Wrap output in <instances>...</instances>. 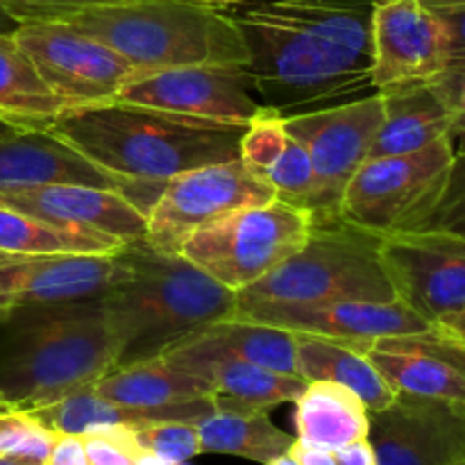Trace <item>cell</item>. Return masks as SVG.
Here are the masks:
<instances>
[{"mask_svg":"<svg viewBox=\"0 0 465 465\" xmlns=\"http://www.w3.org/2000/svg\"><path fill=\"white\" fill-rule=\"evenodd\" d=\"M372 0H236L254 98L282 116L372 94Z\"/></svg>","mask_w":465,"mask_h":465,"instance_id":"1","label":"cell"},{"mask_svg":"<svg viewBox=\"0 0 465 465\" xmlns=\"http://www.w3.org/2000/svg\"><path fill=\"white\" fill-rule=\"evenodd\" d=\"M245 125L112 100L62 109L50 130L104 173L134 186L150 212L173 177L239 159Z\"/></svg>","mask_w":465,"mask_h":465,"instance_id":"2","label":"cell"},{"mask_svg":"<svg viewBox=\"0 0 465 465\" xmlns=\"http://www.w3.org/2000/svg\"><path fill=\"white\" fill-rule=\"evenodd\" d=\"M118 339L98 300L14 307L0 318V393L35 411L114 371Z\"/></svg>","mask_w":465,"mask_h":465,"instance_id":"3","label":"cell"},{"mask_svg":"<svg viewBox=\"0 0 465 465\" xmlns=\"http://www.w3.org/2000/svg\"><path fill=\"white\" fill-rule=\"evenodd\" d=\"M130 275L100 298L118 339V366L163 357L213 322L236 316V293L182 254L143 241L123 248Z\"/></svg>","mask_w":465,"mask_h":465,"instance_id":"4","label":"cell"},{"mask_svg":"<svg viewBox=\"0 0 465 465\" xmlns=\"http://www.w3.org/2000/svg\"><path fill=\"white\" fill-rule=\"evenodd\" d=\"M54 21L103 41L134 73L200 64L248 66V50L230 14L191 0H121Z\"/></svg>","mask_w":465,"mask_h":465,"instance_id":"5","label":"cell"},{"mask_svg":"<svg viewBox=\"0 0 465 465\" xmlns=\"http://www.w3.org/2000/svg\"><path fill=\"white\" fill-rule=\"evenodd\" d=\"M354 300H398L381 266L380 236L343 221L313 223L307 243L298 252L236 293V312Z\"/></svg>","mask_w":465,"mask_h":465,"instance_id":"6","label":"cell"},{"mask_svg":"<svg viewBox=\"0 0 465 465\" xmlns=\"http://www.w3.org/2000/svg\"><path fill=\"white\" fill-rule=\"evenodd\" d=\"M309 212L284 200L243 207L200 227L182 243L180 254L234 293L248 289L309 239Z\"/></svg>","mask_w":465,"mask_h":465,"instance_id":"7","label":"cell"},{"mask_svg":"<svg viewBox=\"0 0 465 465\" xmlns=\"http://www.w3.org/2000/svg\"><path fill=\"white\" fill-rule=\"evenodd\" d=\"M454 150L443 136L416 153L368 157L345 189L339 218L375 236L418 230L443 191Z\"/></svg>","mask_w":465,"mask_h":465,"instance_id":"8","label":"cell"},{"mask_svg":"<svg viewBox=\"0 0 465 465\" xmlns=\"http://www.w3.org/2000/svg\"><path fill=\"white\" fill-rule=\"evenodd\" d=\"M384 118L380 91L343 104L286 116V130L304 145L313 171L309 216L313 223L341 221V200L354 173L371 154Z\"/></svg>","mask_w":465,"mask_h":465,"instance_id":"9","label":"cell"},{"mask_svg":"<svg viewBox=\"0 0 465 465\" xmlns=\"http://www.w3.org/2000/svg\"><path fill=\"white\" fill-rule=\"evenodd\" d=\"M277 200L271 182L241 159L209 163L173 177L145 216L143 243L159 252L180 254L193 232L243 207Z\"/></svg>","mask_w":465,"mask_h":465,"instance_id":"10","label":"cell"},{"mask_svg":"<svg viewBox=\"0 0 465 465\" xmlns=\"http://www.w3.org/2000/svg\"><path fill=\"white\" fill-rule=\"evenodd\" d=\"M14 39L64 109L112 103L134 73L116 50L62 21L21 23Z\"/></svg>","mask_w":465,"mask_h":465,"instance_id":"11","label":"cell"},{"mask_svg":"<svg viewBox=\"0 0 465 465\" xmlns=\"http://www.w3.org/2000/svg\"><path fill=\"white\" fill-rule=\"evenodd\" d=\"M380 259L395 298L430 325L465 307V239L439 230L380 236Z\"/></svg>","mask_w":465,"mask_h":465,"instance_id":"12","label":"cell"},{"mask_svg":"<svg viewBox=\"0 0 465 465\" xmlns=\"http://www.w3.org/2000/svg\"><path fill=\"white\" fill-rule=\"evenodd\" d=\"M116 100L223 123H250L262 109L248 68L227 64L132 73Z\"/></svg>","mask_w":465,"mask_h":465,"instance_id":"13","label":"cell"},{"mask_svg":"<svg viewBox=\"0 0 465 465\" xmlns=\"http://www.w3.org/2000/svg\"><path fill=\"white\" fill-rule=\"evenodd\" d=\"M452 62L450 30L420 0H381L372 9V86L430 82Z\"/></svg>","mask_w":465,"mask_h":465,"instance_id":"14","label":"cell"},{"mask_svg":"<svg viewBox=\"0 0 465 465\" xmlns=\"http://www.w3.org/2000/svg\"><path fill=\"white\" fill-rule=\"evenodd\" d=\"M368 440L377 465H454L465 454V407L398 395L371 413Z\"/></svg>","mask_w":465,"mask_h":465,"instance_id":"15","label":"cell"},{"mask_svg":"<svg viewBox=\"0 0 465 465\" xmlns=\"http://www.w3.org/2000/svg\"><path fill=\"white\" fill-rule=\"evenodd\" d=\"M361 352L395 395L465 407V341L450 331L434 325L413 334L386 336L363 345Z\"/></svg>","mask_w":465,"mask_h":465,"instance_id":"16","label":"cell"},{"mask_svg":"<svg viewBox=\"0 0 465 465\" xmlns=\"http://www.w3.org/2000/svg\"><path fill=\"white\" fill-rule=\"evenodd\" d=\"M234 318L280 327L293 334H312L341 341L361 350L377 339L430 330V322L400 300L391 302H327L312 307H250L239 309Z\"/></svg>","mask_w":465,"mask_h":465,"instance_id":"17","label":"cell"},{"mask_svg":"<svg viewBox=\"0 0 465 465\" xmlns=\"http://www.w3.org/2000/svg\"><path fill=\"white\" fill-rule=\"evenodd\" d=\"M163 357L173 366L207 381L218 411L268 413L280 404L295 402L307 386V381L300 377L282 375L257 363L232 357L230 352L198 334L168 350Z\"/></svg>","mask_w":465,"mask_h":465,"instance_id":"18","label":"cell"},{"mask_svg":"<svg viewBox=\"0 0 465 465\" xmlns=\"http://www.w3.org/2000/svg\"><path fill=\"white\" fill-rule=\"evenodd\" d=\"M0 204L41 221L82 227L139 243L145 236V213L132 200L112 189L82 184H41L0 189Z\"/></svg>","mask_w":465,"mask_h":465,"instance_id":"19","label":"cell"},{"mask_svg":"<svg viewBox=\"0 0 465 465\" xmlns=\"http://www.w3.org/2000/svg\"><path fill=\"white\" fill-rule=\"evenodd\" d=\"M14 307L68 304L98 300L130 275V263L116 254H53L27 257L3 268Z\"/></svg>","mask_w":465,"mask_h":465,"instance_id":"20","label":"cell"},{"mask_svg":"<svg viewBox=\"0 0 465 465\" xmlns=\"http://www.w3.org/2000/svg\"><path fill=\"white\" fill-rule=\"evenodd\" d=\"M41 184H82L112 189L148 213L143 198L134 186L104 173L80 150L54 134L50 127L23 130L7 139H0V189Z\"/></svg>","mask_w":465,"mask_h":465,"instance_id":"21","label":"cell"},{"mask_svg":"<svg viewBox=\"0 0 465 465\" xmlns=\"http://www.w3.org/2000/svg\"><path fill=\"white\" fill-rule=\"evenodd\" d=\"M91 389L109 402L153 411L162 420L198 422L216 411L207 381L173 366L166 357L114 368Z\"/></svg>","mask_w":465,"mask_h":465,"instance_id":"22","label":"cell"},{"mask_svg":"<svg viewBox=\"0 0 465 465\" xmlns=\"http://www.w3.org/2000/svg\"><path fill=\"white\" fill-rule=\"evenodd\" d=\"M384 118L368 157L407 154L450 136V116L436 86L409 82L381 89Z\"/></svg>","mask_w":465,"mask_h":465,"instance_id":"23","label":"cell"},{"mask_svg":"<svg viewBox=\"0 0 465 465\" xmlns=\"http://www.w3.org/2000/svg\"><path fill=\"white\" fill-rule=\"evenodd\" d=\"M295 440L309 448H348L368 439L371 413L357 393L334 381H307L295 400Z\"/></svg>","mask_w":465,"mask_h":465,"instance_id":"24","label":"cell"},{"mask_svg":"<svg viewBox=\"0 0 465 465\" xmlns=\"http://www.w3.org/2000/svg\"><path fill=\"white\" fill-rule=\"evenodd\" d=\"M295 361L304 381H334L361 398L368 413L395 402L393 393L375 363L359 348L312 334H295Z\"/></svg>","mask_w":465,"mask_h":465,"instance_id":"25","label":"cell"},{"mask_svg":"<svg viewBox=\"0 0 465 465\" xmlns=\"http://www.w3.org/2000/svg\"><path fill=\"white\" fill-rule=\"evenodd\" d=\"M127 243L100 232L41 221L0 204V250L21 257L53 254H116Z\"/></svg>","mask_w":465,"mask_h":465,"instance_id":"26","label":"cell"},{"mask_svg":"<svg viewBox=\"0 0 465 465\" xmlns=\"http://www.w3.org/2000/svg\"><path fill=\"white\" fill-rule=\"evenodd\" d=\"M195 425L200 431L203 454H230L262 465L289 452L295 440V436L272 425L266 411L234 413L216 409Z\"/></svg>","mask_w":465,"mask_h":465,"instance_id":"27","label":"cell"},{"mask_svg":"<svg viewBox=\"0 0 465 465\" xmlns=\"http://www.w3.org/2000/svg\"><path fill=\"white\" fill-rule=\"evenodd\" d=\"M64 109L62 100L44 84L14 35H0V118L36 130Z\"/></svg>","mask_w":465,"mask_h":465,"instance_id":"28","label":"cell"},{"mask_svg":"<svg viewBox=\"0 0 465 465\" xmlns=\"http://www.w3.org/2000/svg\"><path fill=\"white\" fill-rule=\"evenodd\" d=\"M25 413H30L35 420H39L41 425L53 430L54 434L68 436L95 434V431L112 430V427H130V430H136V427L150 425V422H166L153 411L121 407V404L109 402V400L94 393L91 386L75 391V393L66 395V398L57 400V402L48 404V407H41Z\"/></svg>","mask_w":465,"mask_h":465,"instance_id":"29","label":"cell"},{"mask_svg":"<svg viewBox=\"0 0 465 465\" xmlns=\"http://www.w3.org/2000/svg\"><path fill=\"white\" fill-rule=\"evenodd\" d=\"M209 343L218 345L232 357L257 363L282 375L300 377L295 361V334L280 327L250 322L243 318H227L198 331Z\"/></svg>","mask_w":465,"mask_h":465,"instance_id":"30","label":"cell"},{"mask_svg":"<svg viewBox=\"0 0 465 465\" xmlns=\"http://www.w3.org/2000/svg\"><path fill=\"white\" fill-rule=\"evenodd\" d=\"M289 141L291 134L286 130V116H282L275 109L262 107L245 125L239 141V159L259 175H263L268 166L284 153Z\"/></svg>","mask_w":465,"mask_h":465,"instance_id":"31","label":"cell"},{"mask_svg":"<svg viewBox=\"0 0 465 465\" xmlns=\"http://www.w3.org/2000/svg\"><path fill=\"white\" fill-rule=\"evenodd\" d=\"M263 177L272 184L277 200H284V203L307 212L313 193V171L307 150L300 141L291 136L284 153L268 166Z\"/></svg>","mask_w":465,"mask_h":465,"instance_id":"32","label":"cell"},{"mask_svg":"<svg viewBox=\"0 0 465 465\" xmlns=\"http://www.w3.org/2000/svg\"><path fill=\"white\" fill-rule=\"evenodd\" d=\"M134 439L141 450L163 459L166 463H189L191 459L203 454L195 422H150V425L136 427Z\"/></svg>","mask_w":465,"mask_h":465,"instance_id":"33","label":"cell"},{"mask_svg":"<svg viewBox=\"0 0 465 465\" xmlns=\"http://www.w3.org/2000/svg\"><path fill=\"white\" fill-rule=\"evenodd\" d=\"M418 230H439L465 239V143L454 150L443 191Z\"/></svg>","mask_w":465,"mask_h":465,"instance_id":"34","label":"cell"},{"mask_svg":"<svg viewBox=\"0 0 465 465\" xmlns=\"http://www.w3.org/2000/svg\"><path fill=\"white\" fill-rule=\"evenodd\" d=\"M59 434L41 425L25 411H16L7 418L0 430V457L32 459L44 463Z\"/></svg>","mask_w":465,"mask_h":465,"instance_id":"35","label":"cell"},{"mask_svg":"<svg viewBox=\"0 0 465 465\" xmlns=\"http://www.w3.org/2000/svg\"><path fill=\"white\" fill-rule=\"evenodd\" d=\"M86 457L91 465H134L141 454L139 443L134 439V430L130 427H112V430L95 431L82 436Z\"/></svg>","mask_w":465,"mask_h":465,"instance_id":"36","label":"cell"},{"mask_svg":"<svg viewBox=\"0 0 465 465\" xmlns=\"http://www.w3.org/2000/svg\"><path fill=\"white\" fill-rule=\"evenodd\" d=\"M450 116V139L454 145L465 143V64H450L431 80Z\"/></svg>","mask_w":465,"mask_h":465,"instance_id":"37","label":"cell"},{"mask_svg":"<svg viewBox=\"0 0 465 465\" xmlns=\"http://www.w3.org/2000/svg\"><path fill=\"white\" fill-rule=\"evenodd\" d=\"M121 3V0H0V7L12 14L18 23L27 21H54L64 14L80 9L98 7V5Z\"/></svg>","mask_w":465,"mask_h":465,"instance_id":"38","label":"cell"},{"mask_svg":"<svg viewBox=\"0 0 465 465\" xmlns=\"http://www.w3.org/2000/svg\"><path fill=\"white\" fill-rule=\"evenodd\" d=\"M44 465H91L82 436L59 434Z\"/></svg>","mask_w":465,"mask_h":465,"instance_id":"39","label":"cell"},{"mask_svg":"<svg viewBox=\"0 0 465 465\" xmlns=\"http://www.w3.org/2000/svg\"><path fill=\"white\" fill-rule=\"evenodd\" d=\"M450 30V44H452V62L465 64V5L448 9H436Z\"/></svg>","mask_w":465,"mask_h":465,"instance_id":"40","label":"cell"},{"mask_svg":"<svg viewBox=\"0 0 465 465\" xmlns=\"http://www.w3.org/2000/svg\"><path fill=\"white\" fill-rule=\"evenodd\" d=\"M336 461H339V465H377L375 450H372L368 439L357 440V443L348 445V448L336 450Z\"/></svg>","mask_w":465,"mask_h":465,"instance_id":"41","label":"cell"},{"mask_svg":"<svg viewBox=\"0 0 465 465\" xmlns=\"http://www.w3.org/2000/svg\"><path fill=\"white\" fill-rule=\"evenodd\" d=\"M289 452L302 465H339V461H336V452H331V450L309 448V445H302L300 440H293Z\"/></svg>","mask_w":465,"mask_h":465,"instance_id":"42","label":"cell"},{"mask_svg":"<svg viewBox=\"0 0 465 465\" xmlns=\"http://www.w3.org/2000/svg\"><path fill=\"white\" fill-rule=\"evenodd\" d=\"M436 327H440V330L450 331V334L457 336V339L465 341V307L459 313H454L452 318H448V321L440 322V325H436Z\"/></svg>","mask_w":465,"mask_h":465,"instance_id":"43","label":"cell"},{"mask_svg":"<svg viewBox=\"0 0 465 465\" xmlns=\"http://www.w3.org/2000/svg\"><path fill=\"white\" fill-rule=\"evenodd\" d=\"M3 268H5V266H3ZM3 268H0V318L7 316V313L14 309V298H12V293H9L7 284H5Z\"/></svg>","mask_w":465,"mask_h":465,"instance_id":"44","label":"cell"},{"mask_svg":"<svg viewBox=\"0 0 465 465\" xmlns=\"http://www.w3.org/2000/svg\"><path fill=\"white\" fill-rule=\"evenodd\" d=\"M18 25H21V23H18L12 14L5 12V9L0 7V35H14V32L18 30Z\"/></svg>","mask_w":465,"mask_h":465,"instance_id":"45","label":"cell"},{"mask_svg":"<svg viewBox=\"0 0 465 465\" xmlns=\"http://www.w3.org/2000/svg\"><path fill=\"white\" fill-rule=\"evenodd\" d=\"M23 130H27V127L16 125V123L5 121V118H0V139H7V136L18 134V132H23ZM36 130H39V127H36Z\"/></svg>","mask_w":465,"mask_h":465,"instance_id":"46","label":"cell"},{"mask_svg":"<svg viewBox=\"0 0 465 465\" xmlns=\"http://www.w3.org/2000/svg\"><path fill=\"white\" fill-rule=\"evenodd\" d=\"M422 5L431 9H448V7H459V5H465V0H420Z\"/></svg>","mask_w":465,"mask_h":465,"instance_id":"47","label":"cell"},{"mask_svg":"<svg viewBox=\"0 0 465 465\" xmlns=\"http://www.w3.org/2000/svg\"><path fill=\"white\" fill-rule=\"evenodd\" d=\"M134 465H168V463L163 461V459H159V457H154V454H150V452H145V450H141V454H139V457H136Z\"/></svg>","mask_w":465,"mask_h":465,"instance_id":"48","label":"cell"},{"mask_svg":"<svg viewBox=\"0 0 465 465\" xmlns=\"http://www.w3.org/2000/svg\"><path fill=\"white\" fill-rule=\"evenodd\" d=\"M191 3L204 5V7H213V9H225L230 5H234L236 0H191Z\"/></svg>","mask_w":465,"mask_h":465,"instance_id":"49","label":"cell"},{"mask_svg":"<svg viewBox=\"0 0 465 465\" xmlns=\"http://www.w3.org/2000/svg\"><path fill=\"white\" fill-rule=\"evenodd\" d=\"M0 465H44L32 459H18V457H0Z\"/></svg>","mask_w":465,"mask_h":465,"instance_id":"50","label":"cell"},{"mask_svg":"<svg viewBox=\"0 0 465 465\" xmlns=\"http://www.w3.org/2000/svg\"><path fill=\"white\" fill-rule=\"evenodd\" d=\"M268 465H302V463H300L298 459H295L291 452H284V454H280L277 459H272V461Z\"/></svg>","mask_w":465,"mask_h":465,"instance_id":"51","label":"cell"},{"mask_svg":"<svg viewBox=\"0 0 465 465\" xmlns=\"http://www.w3.org/2000/svg\"><path fill=\"white\" fill-rule=\"evenodd\" d=\"M16 411H18V409L14 407V404L9 402V400L5 398L3 393H0V418H3V416H12V413H16Z\"/></svg>","mask_w":465,"mask_h":465,"instance_id":"52","label":"cell"},{"mask_svg":"<svg viewBox=\"0 0 465 465\" xmlns=\"http://www.w3.org/2000/svg\"><path fill=\"white\" fill-rule=\"evenodd\" d=\"M7 418H9V416H3V418H0V430H3V427H5V422H7Z\"/></svg>","mask_w":465,"mask_h":465,"instance_id":"53","label":"cell"},{"mask_svg":"<svg viewBox=\"0 0 465 465\" xmlns=\"http://www.w3.org/2000/svg\"><path fill=\"white\" fill-rule=\"evenodd\" d=\"M454 465H465V454H463V457H461V459H459V461H457V463H454Z\"/></svg>","mask_w":465,"mask_h":465,"instance_id":"54","label":"cell"},{"mask_svg":"<svg viewBox=\"0 0 465 465\" xmlns=\"http://www.w3.org/2000/svg\"><path fill=\"white\" fill-rule=\"evenodd\" d=\"M168 465H189V463H168Z\"/></svg>","mask_w":465,"mask_h":465,"instance_id":"55","label":"cell"},{"mask_svg":"<svg viewBox=\"0 0 465 465\" xmlns=\"http://www.w3.org/2000/svg\"><path fill=\"white\" fill-rule=\"evenodd\" d=\"M372 3H381V0H372Z\"/></svg>","mask_w":465,"mask_h":465,"instance_id":"56","label":"cell"},{"mask_svg":"<svg viewBox=\"0 0 465 465\" xmlns=\"http://www.w3.org/2000/svg\"><path fill=\"white\" fill-rule=\"evenodd\" d=\"M5 121H7V118H5Z\"/></svg>","mask_w":465,"mask_h":465,"instance_id":"57","label":"cell"}]
</instances>
